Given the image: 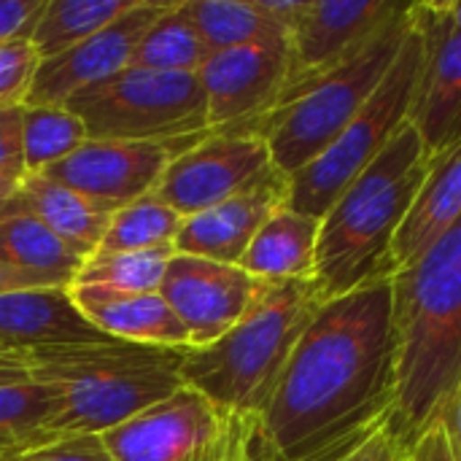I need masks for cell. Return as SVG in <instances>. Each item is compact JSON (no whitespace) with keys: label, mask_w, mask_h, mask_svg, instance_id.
Returning a JSON list of instances; mask_svg holds the SVG:
<instances>
[{"label":"cell","mask_w":461,"mask_h":461,"mask_svg":"<svg viewBox=\"0 0 461 461\" xmlns=\"http://www.w3.org/2000/svg\"><path fill=\"white\" fill-rule=\"evenodd\" d=\"M197 76L205 89L208 132H251L289 86V35L213 51Z\"/></svg>","instance_id":"11"},{"label":"cell","mask_w":461,"mask_h":461,"mask_svg":"<svg viewBox=\"0 0 461 461\" xmlns=\"http://www.w3.org/2000/svg\"><path fill=\"white\" fill-rule=\"evenodd\" d=\"M276 170L270 149L257 132H205L167 162L151 197L189 219L203 213Z\"/></svg>","instance_id":"10"},{"label":"cell","mask_w":461,"mask_h":461,"mask_svg":"<svg viewBox=\"0 0 461 461\" xmlns=\"http://www.w3.org/2000/svg\"><path fill=\"white\" fill-rule=\"evenodd\" d=\"M184 5L211 54L286 35L254 0H184Z\"/></svg>","instance_id":"27"},{"label":"cell","mask_w":461,"mask_h":461,"mask_svg":"<svg viewBox=\"0 0 461 461\" xmlns=\"http://www.w3.org/2000/svg\"><path fill=\"white\" fill-rule=\"evenodd\" d=\"M443 16L448 19V24L454 30H461V0H438Z\"/></svg>","instance_id":"42"},{"label":"cell","mask_w":461,"mask_h":461,"mask_svg":"<svg viewBox=\"0 0 461 461\" xmlns=\"http://www.w3.org/2000/svg\"><path fill=\"white\" fill-rule=\"evenodd\" d=\"M19 184H22V178L0 176V221H3V216H5L8 203L14 200V194H16V189H19Z\"/></svg>","instance_id":"41"},{"label":"cell","mask_w":461,"mask_h":461,"mask_svg":"<svg viewBox=\"0 0 461 461\" xmlns=\"http://www.w3.org/2000/svg\"><path fill=\"white\" fill-rule=\"evenodd\" d=\"M176 257V246H157L143 251H95L84 259L70 286H100L113 292H159L165 270Z\"/></svg>","instance_id":"26"},{"label":"cell","mask_w":461,"mask_h":461,"mask_svg":"<svg viewBox=\"0 0 461 461\" xmlns=\"http://www.w3.org/2000/svg\"><path fill=\"white\" fill-rule=\"evenodd\" d=\"M181 224L184 216H178L173 208L162 205L149 194L111 216L97 251L113 254V251H143V249L167 246L176 240Z\"/></svg>","instance_id":"30"},{"label":"cell","mask_w":461,"mask_h":461,"mask_svg":"<svg viewBox=\"0 0 461 461\" xmlns=\"http://www.w3.org/2000/svg\"><path fill=\"white\" fill-rule=\"evenodd\" d=\"M405 5L400 0H308L303 16L289 30L292 76L286 92L338 65Z\"/></svg>","instance_id":"16"},{"label":"cell","mask_w":461,"mask_h":461,"mask_svg":"<svg viewBox=\"0 0 461 461\" xmlns=\"http://www.w3.org/2000/svg\"><path fill=\"white\" fill-rule=\"evenodd\" d=\"M211 49L197 32L184 0H173L140 35L130 68L159 73H200Z\"/></svg>","instance_id":"24"},{"label":"cell","mask_w":461,"mask_h":461,"mask_svg":"<svg viewBox=\"0 0 461 461\" xmlns=\"http://www.w3.org/2000/svg\"><path fill=\"white\" fill-rule=\"evenodd\" d=\"M319 232L321 219L284 205L259 227L240 259V267L249 276L270 284L311 281L316 270Z\"/></svg>","instance_id":"22"},{"label":"cell","mask_w":461,"mask_h":461,"mask_svg":"<svg viewBox=\"0 0 461 461\" xmlns=\"http://www.w3.org/2000/svg\"><path fill=\"white\" fill-rule=\"evenodd\" d=\"M132 5L135 0H46L30 43L41 59L57 57L113 24Z\"/></svg>","instance_id":"25"},{"label":"cell","mask_w":461,"mask_h":461,"mask_svg":"<svg viewBox=\"0 0 461 461\" xmlns=\"http://www.w3.org/2000/svg\"><path fill=\"white\" fill-rule=\"evenodd\" d=\"M32 216L46 230H51L65 246L81 257H92L108 230L111 213L89 203L84 194L35 173L24 176L14 200L5 208V216Z\"/></svg>","instance_id":"21"},{"label":"cell","mask_w":461,"mask_h":461,"mask_svg":"<svg viewBox=\"0 0 461 461\" xmlns=\"http://www.w3.org/2000/svg\"><path fill=\"white\" fill-rule=\"evenodd\" d=\"M32 289H59L43 276H32L24 270H16L11 265L0 262V294H14V292H32Z\"/></svg>","instance_id":"38"},{"label":"cell","mask_w":461,"mask_h":461,"mask_svg":"<svg viewBox=\"0 0 461 461\" xmlns=\"http://www.w3.org/2000/svg\"><path fill=\"white\" fill-rule=\"evenodd\" d=\"M421 57L424 43L413 27L397 62L392 65L375 95L365 103V108L313 162H308L300 173L289 178L286 205L292 211L321 219L343 194V189L378 159V154L408 122Z\"/></svg>","instance_id":"9"},{"label":"cell","mask_w":461,"mask_h":461,"mask_svg":"<svg viewBox=\"0 0 461 461\" xmlns=\"http://www.w3.org/2000/svg\"><path fill=\"white\" fill-rule=\"evenodd\" d=\"M405 461H454L451 440H448L446 424L440 419L432 421L421 432V438L408 448V459Z\"/></svg>","instance_id":"36"},{"label":"cell","mask_w":461,"mask_h":461,"mask_svg":"<svg viewBox=\"0 0 461 461\" xmlns=\"http://www.w3.org/2000/svg\"><path fill=\"white\" fill-rule=\"evenodd\" d=\"M62 392L51 384H14L0 386V438L24 448L51 443L46 438L49 424L59 413Z\"/></svg>","instance_id":"29"},{"label":"cell","mask_w":461,"mask_h":461,"mask_svg":"<svg viewBox=\"0 0 461 461\" xmlns=\"http://www.w3.org/2000/svg\"><path fill=\"white\" fill-rule=\"evenodd\" d=\"M170 3L173 0H135V5L105 30L57 57L41 59L24 105L62 108L76 92L130 68L140 35Z\"/></svg>","instance_id":"15"},{"label":"cell","mask_w":461,"mask_h":461,"mask_svg":"<svg viewBox=\"0 0 461 461\" xmlns=\"http://www.w3.org/2000/svg\"><path fill=\"white\" fill-rule=\"evenodd\" d=\"M184 354L122 340L30 351V381L62 392L46 438L105 435L167 400L184 386Z\"/></svg>","instance_id":"4"},{"label":"cell","mask_w":461,"mask_h":461,"mask_svg":"<svg viewBox=\"0 0 461 461\" xmlns=\"http://www.w3.org/2000/svg\"><path fill=\"white\" fill-rule=\"evenodd\" d=\"M397 402L392 278L324 303L262 413L270 461H343L389 427Z\"/></svg>","instance_id":"1"},{"label":"cell","mask_w":461,"mask_h":461,"mask_svg":"<svg viewBox=\"0 0 461 461\" xmlns=\"http://www.w3.org/2000/svg\"><path fill=\"white\" fill-rule=\"evenodd\" d=\"M397 402L389 429L411 448L461 384V219L392 276Z\"/></svg>","instance_id":"2"},{"label":"cell","mask_w":461,"mask_h":461,"mask_svg":"<svg viewBox=\"0 0 461 461\" xmlns=\"http://www.w3.org/2000/svg\"><path fill=\"white\" fill-rule=\"evenodd\" d=\"M8 461H113V456L100 435H70L27 448Z\"/></svg>","instance_id":"32"},{"label":"cell","mask_w":461,"mask_h":461,"mask_svg":"<svg viewBox=\"0 0 461 461\" xmlns=\"http://www.w3.org/2000/svg\"><path fill=\"white\" fill-rule=\"evenodd\" d=\"M46 0H0V43L30 38Z\"/></svg>","instance_id":"34"},{"label":"cell","mask_w":461,"mask_h":461,"mask_svg":"<svg viewBox=\"0 0 461 461\" xmlns=\"http://www.w3.org/2000/svg\"><path fill=\"white\" fill-rule=\"evenodd\" d=\"M413 32L411 3L338 65L292 86L251 132L262 135L284 176L313 162L375 95Z\"/></svg>","instance_id":"6"},{"label":"cell","mask_w":461,"mask_h":461,"mask_svg":"<svg viewBox=\"0 0 461 461\" xmlns=\"http://www.w3.org/2000/svg\"><path fill=\"white\" fill-rule=\"evenodd\" d=\"M86 257L65 246L38 219L16 213L0 221V262L16 270L43 276L54 286L68 289Z\"/></svg>","instance_id":"23"},{"label":"cell","mask_w":461,"mask_h":461,"mask_svg":"<svg viewBox=\"0 0 461 461\" xmlns=\"http://www.w3.org/2000/svg\"><path fill=\"white\" fill-rule=\"evenodd\" d=\"M78 313L108 340L189 351V335L159 292H113L100 286H68Z\"/></svg>","instance_id":"18"},{"label":"cell","mask_w":461,"mask_h":461,"mask_svg":"<svg viewBox=\"0 0 461 461\" xmlns=\"http://www.w3.org/2000/svg\"><path fill=\"white\" fill-rule=\"evenodd\" d=\"M65 108L92 140L181 143L208 132L205 89L197 73L124 68L76 92Z\"/></svg>","instance_id":"8"},{"label":"cell","mask_w":461,"mask_h":461,"mask_svg":"<svg viewBox=\"0 0 461 461\" xmlns=\"http://www.w3.org/2000/svg\"><path fill=\"white\" fill-rule=\"evenodd\" d=\"M41 54L30 38L0 43V108H19L27 100Z\"/></svg>","instance_id":"31"},{"label":"cell","mask_w":461,"mask_h":461,"mask_svg":"<svg viewBox=\"0 0 461 461\" xmlns=\"http://www.w3.org/2000/svg\"><path fill=\"white\" fill-rule=\"evenodd\" d=\"M432 159L421 135L405 122L378 159L365 167L321 216L313 270V286L321 303L389 278V249Z\"/></svg>","instance_id":"3"},{"label":"cell","mask_w":461,"mask_h":461,"mask_svg":"<svg viewBox=\"0 0 461 461\" xmlns=\"http://www.w3.org/2000/svg\"><path fill=\"white\" fill-rule=\"evenodd\" d=\"M30 381L27 354H0V386H14Z\"/></svg>","instance_id":"40"},{"label":"cell","mask_w":461,"mask_h":461,"mask_svg":"<svg viewBox=\"0 0 461 461\" xmlns=\"http://www.w3.org/2000/svg\"><path fill=\"white\" fill-rule=\"evenodd\" d=\"M108 343L73 305L68 289L0 294V354Z\"/></svg>","instance_id":"19"},{"label":"cell","mask_w":461,"mask_h":461,"mask_svg":"<svg viewBox=\"0 0 461 461\" xmlns=\"http://www.w3.org/2000/svg\"><path fill=\"white\" fill-rule=\"evenodd\" d=\"M22 140L24 176H35L70 157L89 135L81 119L65 105H22Z\"/></svg>","instance_id":"28"},{"label":"cell","mask_w":461,"mask_h":461,"mask_svg":"<svg viewBox=\"0 0 461 461\" xmlns=\"http://www.w3.org/2000/svg\"><path fill=\"white\" fill-rule=\"evenodd\" d=\"M267 281L249 276L240 265L176 254L165 270L159 294L184 324L189 351L224 338L259 300Z\"/></svg>","instance_id":"12"},{"label":"cell","mask_w":461,"mask_h":461,"mask_svg":"<svg viewBox=\"0 0 461 461\" xmlns=\"http://www.w3.org/2000/svg\"><path fill=\"white\" fill-rule=\"evenodd\" d=\"M289 200V176L278 167L246 192L184 219L173 246L176 254L240 265L259 227Z\"/></svg>","instance_id":"17"},{"label":"cell","mask_w":461,"mask_h":461,"mask_svg":"<svg viewBox=\"0 0 461 461\" xmlns=\"http://www.w3.org/2000/svg\"><path fill=\"white\" fill-rule=\"evenodd\" d=\"M0 176L24 178L22 105L19 108H0Z\"/></svg>","instance_id":"33"},{"label":"cell","mask_w":461,"mask_h":461,"mask_svg":"<svg viewBox=\"0 0 461 461\" xmlns=\"http://www.w3.org/2000/svg\"><path fill=\"white\" fill-rule=\"evenodd\" d=\"M461 219V140L432 159V167L405 213L397 238L389 249L386 276L424 257Z\"/></svg>","instance_id":"20"},{"label":"cell","mask_w":461,"mask_h":461,"mask_svg":"<svg viewBox=\"0 0 461 461\" xmlns=\"http://www.w3.org/2000/svg\"><path fill=\"white\" fill-rule=\"evenodd\" d=\"M22 451H27V448H24V446H19V443H14V440L0 438V461H8L11 456L22 454Z\"/></svg>","instance_id":"43"},{"label":"cell","mask_w":461,"mask_h":461,"mask_svg":"<svg viewBox=\"0 0 461 461\" xmlns=\"http://www.w3.org/2000/svg\"><path fill=\"white\" fill-rule=\"evenodd\" d=\"M321 305L313 278L267 281L254 308L224 338L184 354V386L230 411L262 419L300 335Z\"/></svg>","instance_id":"5"},{"label":"cell","mask_w":461,"mask_h":461,"mask_svg":"<svg viewBox=\"0 0 461 461\" xmlns=\"http://www.w3.org/2000/svg\"><path fill=\"white\" fill-rule=\"evenodd\" d=\"M203 138V135H197ZM149 143V140H86L62 162L41 176L84 194L105 213H116L154 192L176 151L194 143Z\"/></svg>","instance_id":"13"},{"label":"cell","mask_w":461,"mask_h":461,"mask_svg":"<svg viewBox=\"0 0 461 461\" xmlns=\"http://www.w3.org/2000/svg\"><path fill=\"white\" fill-rule=\"evenodd\" d=\"M411 19L424 57L408 111L432 157L461 140V30H454L438 3H411Z\"/></svg>","instance_id":"14"},{"label":"cell","mask_w":461,"mask_h":461,"mask_svg":"<svg viewBox=\"0 0 461 461\" xmlns=\"http://www.w3.org/2000/svg\"><path fill=\"white\" fill-rule=\"evenodd\" d=\"M257 3V8L276 24V27H281L286 35H289V30L297 24V19L303 16V11H305V5H308V0H254Z\"/></svg>","instance_id":"37"},{"label":"cell","mask_w":461,"mask_h":461,"mask_svg":"<svg viewBox=\"0 0 461 461\" xmlns=\"http://www.w3.org/2000/svg\"><path fill=\"white\" fill-rule=\"evenodd\" d=\"M100 438L113 461H270L262 419L189 386Z\"/></svg>","instance_id":"7"},{"label":"cell","mask_w":461,"mask_h":461,"mask_svg":"<svg viewBox=\"0 0 461 461\" xmlns=\"http://www.w3.org/2000/svg\"><path fill=\"white\" fill-rule=\"evenodd\" d=\"M440 421L446 424L448 440H451V451H454V461H461V384L456 386L451 402L446 405Z\"/></svg>","instance_id":"39"},{"label":"cell","mask_w":461,"mask_h":461,"mask_svg":"<svg viewBox=\"0 0 461 461\" xmlns=\"http://www.w3.org/2000/svg\"><path fill=\"white\" fill-rule=\"evenodd\" d=\"M408 459V446L394 435L389 427L375 432L367 443H362L354 454H348L343 461H405Z\"/></svg>","instance_id":"35"}]
</instances>
